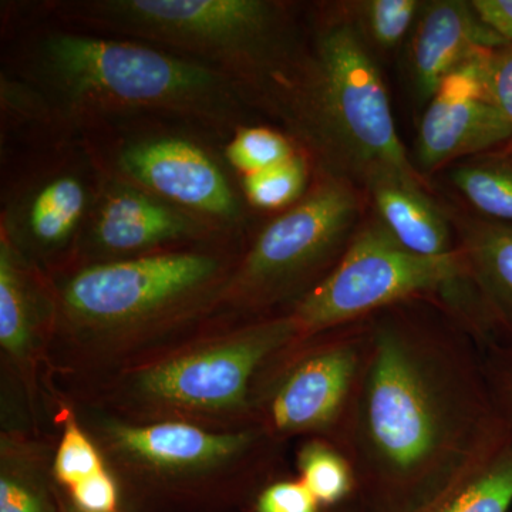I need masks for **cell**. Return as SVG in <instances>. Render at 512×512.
Segmentation results:
<instances>
[{
	"label": "cell",
	"mask_w": 512,
	"mask_h": 512,
	"mask_svg": "<svg viewBox=\"0 0 512 512\" xmlns=\"http://www.w3.org/2000/svg\"><path fill=\"white\" fill-rule=\"evenodd\" d=\"M218 241L245 239L229 238L180 208L106 175L74 266Z\"/></svg>",
	"instance_id": "cell-13"
},
{
	"label": "cell",
	"mask_w": 512,
	"mask_h": 512,
	"mask_svg": "<svg viewBox=\"0 0 512 512\" xmlns=\"http://www.w3.org/2000/svg\"><path fill=\"white\" fill-rule=\"evenodd\" d=\"M339 5L375 55V52H392L402 45L404 37L416 25L423 2L360 0L339 2Z\"/></svg>",
	"instance_id": "cell-23"
},
{
	"label": "cell",
	"mask_w": 512,
	"mask_h": 512,
	"mask_svg": "<svg viewBox=\"0 0 512 512\" xmlns=\"http://www.w3.org/2000/svg\"><path fill=\"white\" fill-rule=\"evenodd\" d=\"M322 512H362L359 505L355 500L349 501V503L338 505V507L325 508Z\"/></svg>",
	"instance_id": "cell-32"
},
{
	"label": "cell",
	"mask_w": 512,
	"mask_h": 512,
	"mask_svg": "<svg viewBox=\"0 0 512 512\" xmlns=\"http://www.w3.org/2000/svg\"><path fill=\"white\" fill-rule=\"evenodd\" d=\"M507 45L480 19L473 2H423L409 46L414 99L424 109L447 77L484 50Z\"/></svg>",
	"instance_id": "cell-15"
},
{
	"label": "cell",
	"mask_w": 512,
	"mask_h": 512,
	"mask_svg": "<svg viewBox=\"0 0 512 512\" xmlns=\"http://www.w3.org/2000/svg\"><path fill=\"white\" fill-rule=\"evenodd\" d=\"M487 80L491 97L512 131V43L491 50L487 60ZM508 143L512 144V137Z\"/></svg>",
	"instance_id": "cell-28"
},
{
	"label": "cell",
	"mask_w": 512,
	"mask_h": 512,
	"mask_svg": "<svg viewBox=\"0 0 512 512\" xmlns=\"http://www.w3.org/2000/svg\"><path fill=\"white\" fill-rule=\"evenodd\" d=\"M64 25L148 43L239 84L255 109L292 59L306 6L282 0H35ZM262 116V114H261Z\"/></svg>",
	"instance_id": "cell-4"
},
{
	"label": "cell",
	"mask_w": 512,
	"mask_h": 512,
	"mask_svg": "<svg viewBox=\"0 0 512 512\" xmlns=\"http://www.w3.org/2000/svg\"><path fill=\"white\" fill-rule=\"evenodd\" d=\"M101 171L204 221L229 238L247 239L256 214L224 156L228 140L180 117H114L80 131Z\"/></svg>",
	"instance_id": "cell-6"
},
{
	"label": "cell",
	"mask_w": 512,
	"mask_h": 512,
	"mask_svg": "<svg viewBox=\"0 0 512 512\" xmlns=\"http://www.w3.org/2000/svg\"><path fill=\"white\" fill-rule=\"evenodd\" d=\"M318 501L299 478L266 483L256 494L254 512H322Z\"/></svg>",
	"instance_id": "cell-27"
},
{
	"label": "cell",
	"mask_w": 512,
	"mask_h": 512,
	"mask_svg": "<svg viewBox=\"0 0 512 512\" xmlns=\"http://www.w3.org/2000/svg\"><path fill=\"white\" fill-rule=\"evenodd\" d=\"M444 208L498 338L512 342V224L450 205Z\"/></svg>",
	"instance_id": "cell-17"
},
{
	"label": "cell",
	"mask_w": 512,
	"mask_h": 512,
	"mask_svg": "<svg viewBox=\"0 0 512 512\" xmlns=\"http://www.w3.org/2000/svg\"><path fill=\"white\" fill-rule=\"evenodd\" d=\"M511 507L512 434L426 512H510Z\"/></svg>",
	"instance_id": "cell-20"
},
{
	"label": "cell",
	"mask_w": 512,
	"mask_h": 512,
	"mask_svg": "<svg viewBox=\"0 0 512 512\" xmlns=\"http://www.w3.org/2000/svg\"><path fill=\"white\" fill-rule=\"evenodd\" d=\"M70 494L80 512H114L119 500L116 481L107 468L74 485Z\"/></svg>",
	"instance_id": "cell-29"
},
{
	"label": "cell",
	"mask_w": 512,
	"mask_h": 512,
	"mask_svg": "<svg viewBox=\"0 0 512 512\" xmlns=\"http://www.w3.org/2000/svg\"><path fill=\"white\" fill-rule=\"evenodd\" d=\"M303 153L284 130L269 124L241 126L224 143V156L238 177L284 163Z\"/></svg>",
	"instance_id": "cell-24"
},
{
	"label": "cell",
	"mask_w": 512,
	"mask_h": 512,
	"mask_svg": "<svg viewBox=\"0 0 512 512\" xmlns=\"http://www.w3.org/2000/svg\"><path fill=\"white\" fill-rule=\"evenodd\" d=\"M369 318L296 339L256 377V426L279 443L319 437L340 447L369 350Z\"/></svg>",
	"instance_id": "cell-11"
},
{
	"label": "cell",
	"mask_w": 512,
	"mask_h": 512,
	"mask_svg": "<svg viewBox=\"0 0 512 512\" xmlns=\"http://www.w3.org/2000/svg\"><path fill=\"white\" fill-rule=\"evenodd\" d=\"M491 50H484L447 77L424 107L414 153V165L424 178L511 140L510 124L488 89Z\"/></svg>",
	"instance_id": "cell-14"
},
{
	"label": "cell",
	"mask_w": 512,
	"mask_h": 512,
	"mask_svg": "<svg viewBox=\"0 0 512 512\" xmlns=\"http://www.w3.org/2000/svg\"><path fill=\"white\" fill-rule=\"evenodd\" d=\"M0 512H50L35 485L10 470L0 476Z\"/></svg>",
	"instance_id": "cell-30"
},
{
	"label": "cell",
	"mask_w": 512,
	"mask_h": 512,
	"mask_svg": "<svg viewBox=\"0 0 512 512\" xmlns=\"http://www.w3.org/2000/svg\"><path fill=\"white\" fill-rule=\"evenodd\" d=\"M245 241L165 249L47 276L55 328L83 342H120L215 313Z\"/></svg>",
	"instance_id": "cell-5"
},
{
	"label": "cell",
	"mask_w": 512,
	"mask_h": 512,
	"mask_svg": "<svg viewBox=\"0 0 512 512\" xmlns=\"http://www.w3.org/2000/svg\"><path fill=\"white\" fill-rule=\"evenodd\" d=\"M100 431L119 466L165 481L201 480L222 471L266 478L278 466L284 444L256 424L212 431L188 421L110 420Z\"/></svg>",
	"instance_id": "cell-12"
},
{
	"label": "cell",
	"mask_w": 512,
	"mask_h": 512,
	"mask_svg": "<svg viewBox=\"0 0 512 512\" xmlns=\"http://www.w3.org/2000/svg\"><path fill=\"white\" fill-rule=\"evenodd\" d=\"M49 278L0 235V346L16 365L32 363L37 339L55 329Z\"/></svg>",
	"instance_id": "cell-16"
},
{
	"label": "cell",
	"mask_w": 512,
	"mask_h": 512,
	"mask_svg": "<svg viewBox=\"0 0 512 512\" xmlns=\"http://www.w3.org/2000/svg\"><path fill=\"white\" fill-rule=\"evenodd\" d=\"M471 284L460 249L437 258L414 254L372 217L333 271L288 312L305 339L412 299L450 303Z\"/></svg>",
	"instance_id": "cell-10"
},
{
	"label": "cell",
	"mask_w": 512,
	"mask_h": 512,
	"mask_svg": "<svg viewBox=\"0 0 512 512\" xmlns=\"http://www.w3.org/2000/svg\"><path fill=\"white\" fill-rule=\"evenodd\" d=\"M370 340L340 448L362 512H426L503 446L480 346L437 299L369 318Z\"/></svg>",
	"instance_id": "cell-1"
},
{
	"label": "cell",
	"mask_w": 512,
	"mask_h": 512,
	"mask_svg": "<svg viewBox=\"0 0 512 512\" xmlns=\"http://www.w3.org/2000/svg\"><path fill=\"white\" fill-rule=\"evenodd\" d=\"M473 6L488 28L512 43V0H473Z\"/></svg>",
	"instance_id": "cell-31"
},
{
	"label": "cell",
	"mask_w": 512,
	"mask_h": 512,
	"mask_svg": "<svg viewBox=\"0 0 512 512\" xmlns=\"http://www.w3.org/2000/svg\"><path fill=\"white\" fill-rule=\"evenodd\" d=\"M104 468L103 457L93 441L84 433L76 419H67L53 461L56 480L70 490Z\"/></svg>",
	"instance_id": "cell-25"
},
{
	"label": "cell",
	"mask_w": 512,
	"mask_h": 512,
	"mask_svg": "<svg viewBox=\"0 0 512 512\" xmlns=\"http://www.w3.org/2000/svg\"><path fill=\"white\" fill-rule=\"evenodd\" d=\"M0 10V72L29 86L64 133L79 136L103 120L156 114L229 138L264 119L239 84L197 60L64 25L32 2Z\"/></svg>",
	"instance_id": "cell-2"
},
{
	"label": "cell",
	"mask_w": 512,
	"mask_h": 512,
	"mask_svg": "<svg viewBox=\"0 0 512 512\" xmlns=\"http://www.w3.org/2000/svg\"><path fill=\"white\" fill-rule=\"evenodd\" d=\"M444 171L447 184L466 205V210L512 224V144L450 165Z\"/></svg>",
	"instance_id": "cell-19"
},
{
	"label": "cell",
	"mask_w": 512,
	"mask_h": 512,
	"mask_svg": "<svg viewBox=\"0 0 512 512\" xmlns=\"http://www.w3.org/2000/svg\"><path fill=\"white\" fill-rule=\"evenodd\" d=\"M299 480L320 507H338L355 500V468L342 448L319 437L305 439L296 456Z\"/></svg>",
	"instance_id": "cell-21"
},
{
	"label": "cell",
	"mask_w": 512,
	"mask_h": 512,
	"mask_svg": "<svg viewBox=\"0 0 512 512\" xmlns=\"http://www.w3.org/2000/svg\"><path fill=\"white\" fill-rule=\"evenodd\" d=\"M298 339L291 313L241 319L224 333L128 373L121 397L128 409L154 421L197 423L224 419L235 429L254 426L252 390L258 373Z\"/></svg>",
	"instance_id": "cell-9"
},
{
	"label": "cell",
	"mask_w": 512,
	"mask_h": 512,
	"mask_svg": "<svg viewBox=\"0 0 512 512\" xmlns=\"http://www.w3.org/2000/svg\"><path fill=\"white\" fill-rule=\"evenodd\" d=\"M313 167L305 153L239 177L245 201L255 214H278L296 204L312 183Z\"/></svg>",
	"instance_id": "cell-22"
},
{
	"label": "cell",
	"mask_w": 512,
	"mask_h": 512,
	"mask_svg": "<svg viewBox=\"0 0 512 512\" xmlns=\"http://www.w3.org/2000/svg\"><path fill=\"white\" fill-rule=\"evenodd\" d=\"M313 171L360 190L399 180L430 190L397 133L375 55L339 2L306 6L301 42L259 104Z\"/></svg>",
	"instance_id": "cell-3"
},
{
	"label": "cell",
	"mask_w": 512,
	"mask_h": 512,
	"mask_svg": "<svg viewBox=\"0 0 512 512\" xmlns=\"http://www.w3.org/2000/svg\"><path fill=\"white\" fill-rule=\"evenodd\" d=\"M367 205L355 184L313 171L301 200L252 229L215 312L238 319L288 312L338 265Z\"/></svg>",
	"instance_id": "cell-7"
},
{
	"label": "cell",
	"mask_w": 512,
	"mask_h": 512,
	"mask_svg": "<svg viewBox=\"0 0 512 512\" xmlns=\"http://www.w3.org/2000/svg\"><path fill=\"white\" fill-rule=\"evenodd\" d=\"M477 343L495 410L512 430V342L490 339Z\"/></svg>",
	"instance_id": "cell-26"
},
{
	"label": "cell",
	"mask_w": 512,
	"mask_h": 512,
	"mask_svg": "<svg viewBox=\"0 0 512 512\" xmlns=\"http://www.w3.org/2000/svg\"><path fill=\"white\" fill-rule=\"evenodd\" d=\"M0 235L47 276L73 268L106 175L82 137L0 141Z\"/></svg>",
	"instance_id": "cell-8"
},
{
	"label": "cell",
	"mask_w": 512,
	"mask_h": 512,
	"mask_svg": "<svg viewBox=\"0 0 512 512\" xmlns=\"http://www.w3.org/2000/svg\"><path fill=\"white\" fill-rule=\"evenodd\" d=\"M365 192L373 217L402 247L434 258L457 251L453 224L431 191L399 180H379Z\"/></svg>",
	"instance_id": "cell-18"
}]
</instances>
